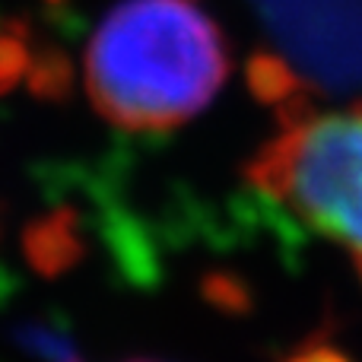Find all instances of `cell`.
Instances as JSON below:
<instances>
[{"mask_svg":"<svg viewBox=\"0 0 362 362\" xmlns=\"http://www.w3.org/2000/svg\"><path fill=\"white\" fill-rule=\"evenodd\" d=\"M232 51L204 0H121L83 51V89L105 124L169 134L229 80Z\"/></svg>","mask_w":362,"mask_h":362,"instance_id":"cell-1","label":"cell"},{"mask_svg":"<svg viewBox=\"0 0 362 362\" xmlns=\"http://www.w3.org/2000/svg\"><path fill=\"white\" fill-rule=\"evenodd\" d=\"M248 181L337 245L362 276V102L286 105L248 163Z\"/></svg>","mask_w":362,"mask_h":362,"instance_id":"cell-2","label":"cell"},{"mask_svg":"<svg viewBox=\"0 0 362 362\" xmlns=\"http://www.w3.org/2000/svg\"><path fill=\"white\" fill-rule=\"evenodd\" d=\"M38 51L23 23L0 16V95L16 89L35 74Z\"/></svg>","mask_w":362,"mask_h":362,"instance_id":"cell-3","label":"cell"},{"mask_svg":"<svg viewBox=\"0 0 362 362\" xmlns=\"http://www.w3.org/2000/svg\"><path fill=\"white\" fill-rule=\"evenodd\" d=\"M283 362H353L350 356H346L340 346H334L331 340H308V344H302L296 353H289Z\"/></svg>","mask_w":362,"mask_h":362,"instance_id":"cell-4","label":"cell"}]
</instances>
